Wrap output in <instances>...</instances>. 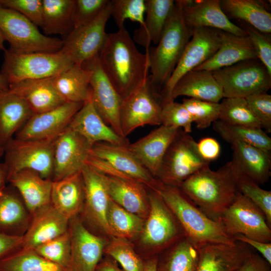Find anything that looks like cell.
Returning a JSON list of instances; mask_svg holds the SVG:
<instances>
[{
	"mask_svg": "<svg viewBox=\"0 0 271 271\" xmlns=\"http://www.w3.org/2000/svg\"><path fill=\"white\" fill-rule=\"evenodd\" d=\"M237 175L238 192L247 197L263 212L267 224L271 227V191L261 188L259 185L237 172Z\"/></svg>",
	"mask_w": 271,
	"mask_h": 271,
	"instance_id": "bcb514c9",
	"label": "cell"
},
{
	"mask_svg": "<svg viewBox=\"0 0 271 271\" xmlns=\"http://www.w3.org/2000/svg\"><path fill=\"white\" fill-rule=\"evenodd\" d=\"M0 31L13 51L18 53L55 52L63 41L43 34L38 27L19 12L0 6Z\"/></svg>",
	"mask_w": 271,
	"mask_h": 271,
	"instance_id": "52a82bcc",
	"label": "cell"
},
{
	"mask_svg": "<svg viewBox=\"0 0 271 271\" xmlns=\"http://www.w3.org/2000/svg\"><path fill=\"white\" fill-rule=\"evenodd\" d=\"M95 271H123L119 268L115 261L110 259H105L98 264Z\"/></svg>",
	"mask_w": 271,
	"mask_h": 271,
	"instance_id": "91938a15",
	"label": "cell"
},
{
	"mask_svg": "<svg viewBox=\"0 0 271 271\" xmlns=\"http://www.w3.org/2000/svg\"><path fill=\"white\" fill-rule=\"evenodd\" d=\"M237 176L230 161L216 171L209 166L200 169L179 188L209 217L219 221L238 192Z\"/></svg>",
	"mask_w": 271,
	"mask_h": 271,
	"instance_id": "7a4b0ae2",
	"label": "cell"
},
{
	"mask_svg": "<svg viewBox=\"0 0 271 271\" xmlns=\"http://www.w3.org/2000/svg\"><path fill=\"white\" fill-rule=\"evenodd\" d=\"M222 32L209 28L193 30L190 40L160 95L162 105L171 101L173 88L181 77L203 64L215 53L221 43Z\"/></svg>",
	"mask_w": 271,
	"mask_h": 271,
	"instance_id": "8fae6325",
	"label": "cell"
},
{
	"mask_svg": "<svg viewBox=\"0 0 271 271\" xmlns=\"http://www.w3.org/2000/svg\"><path fill=\"white\" fill-rule=\"evenodd\" d=\"M220 104L219 119L222 122L230 125L262 128L245 98H224Z\"/></svg>",
	"mask_w": 271,
	"mask_h": 271,
	"instance_id": "7bdbcfd3",
	"label": "cell"
},
{
	"mask_svg": "<svg viewBox=\"0 0 271 271\" xmlns=\"http://www.w3.org/2000/svg\"><path fill=\"white\" fill-rule=\"evenodd\" d=\"M127 146L96 143L87 164L105 175L133 180L158 192L163 184L144 167Z\"/></svg>",
	"mask_w": 271,
	"mask_h": 271,
	"instance_id": "5b68a950",
	"label": "cell"
},
{
	"mask_svg": "<svg viewBox=\"0 0 271 271\" xmlns=\"http://www.w3.org/2000/svg\"><path fill=\"white\" fill-rule=\"evenodd\" d=\"M175 4L173 0H146L144 23L134 32V43L145 48L146 51L152 44L157 45Z\"/></svg>",
	"mask_w": 271,
	"mask_h": 271,
	"instance_id": "1f68e13d",
	"label": "cell"
},
{
	"mask_svg": "<svg viewBox=\"0 0 271 271\" xmlns=\"http://www.w3.org/2000/svg\"><path fill=\"white\" fill-rule=\"evenodd\" d=\"M111 16L118 29L124 28L126 20L144 24L146 10L145 0H112Z\"/></svg>",
	"mask_w": 271,
	"mask_h": 271,
	"instance_id": "c3c4849f",
	"label": "cell"
},
{
	"mask_svg": "<svg viewBox=\"0 0 271 271\" xmlns=\"http://www.w3.org/2000/svg\"><path fill=\"white\" fill-rule=\"evenodd\" d=\"M223 90V98H244L266 92L271 87V75L258 59L241 61L214 71Z\"/></svg>",
	"mask_w": 271,
	"mask_h": 271,
	"instance_id": "9c48e42d",
	"label": "cell"
},
{
	"mask_svg": "<svg viewBox=\"0 0 271 271\" xmlns=\"http://www.w3.org/2000/svg\"><path fill=\"white\" fill-rule=\"evenodd\" d=\"M228 234H242L264 242L271 241V227L263 212L247 197L238 192L219 220Z\"/></svg>",
	"mask_w": 271,
	"mask_h": 271,
	"instance_id": "7c38bea8",
	"label": "cell"
},
{
	"mask_svg": "<svg viewBox=\"0 0 271 271\" xmlns=\"http://www.w3.org/2000/svg\"><path fill=\"white\" fill-rule=\"evenodd\" d=\"M84 188L81 172L52 181L51 204L69 220L83 209Z\"/></svg>",
	"mask_w": 271,
	"mask_h": 271,
	"instance_id": "d6a6232c",
	"label": "cell"
},
{
	"mask_svg": "<svg viewBox=\"0 0 271 271\" xmlns=\"http://www.w3.org/2000/svg\"><path fill=\"white\" fill-rule=\"evenodd\" d=\"M44 35L58 34L66 37L73 29L74 0H42Z\"/></svg>",
	"mask_w": 271,
	"mask_h": 271,
	"instance_id": "f35d334b",
	"label": "cell"
},
{
	"mask_svg": "<svg viewBox=\"0 0 271 271\" xmlns=\"http://www.w3.org/2000/svg\"><path fill=\"white\" fill-rule=\"evenodd\" d=\"M161 118V125L182 128L188 133L192 131L193 120L182 103H178L174 100L162 105Z\"/></svg>",
	"mask_w": 271,
	"mask_h": 271,
	"instance_id": "681fc988",
	"label": "cell"
},
{
	"mask_svg": "<svg viewBox=\"0 0 271 271\" xmlns=\"http://www.w3.org/2000/svg\"><path fill=\"white\" fill-rule=\"evenodd\" d=\"M172 212L186 236L199 248L211 243L233 244V236L221 222L209 217L179 187L163 184L158 192Z\"/></svg>",
	"mask_w": 271,
	"mask_h": 271,
	"instance_id": "3957f363",
	"label": "cell"
},
{
	"mask_svg": "<svg viewBox=\"0 0 271 271\" xmlns=\"http://www.w3.org/2000/svg\"><path fill=\"white\" fill-rule=\"evenodd\" d=\"M106 218L112 237L126 240L141 234L145 222L144 219L124 209L111 199Z\"/></svg>",
	"mask_w": 271,
	"mask_h": 271,
	"instance_id": "60d3db41",
	"label": "cell"
},
{
	"mask_svg": "<svg viewBox=\"0 0 271 271\" xmlns=\"http://www.w3.org/2000/svg\"><path fill=\"white\" fill-rule=\"evenodd\" d=\"M91 71L82 64H74L52 77L53 85L65 102L84 103L92 94Z\"/></svg>",
	"mask_w": 271,
	"mask_h": 271,
	"instance_id": "836d02e7",
	"label": "cell"
},
{
	"mask_svg": "<svg viewBox=\"0 0 271 271\" xmlns=\"http://www.w3.org/2000/svg\"><path fill=\"white\" fill-rule=\"evenodd\" d=\"M181 96L219 103L223 98V90L211 71L193 70L177 82L172 91L171 101Z\"/></svg>",
	"mask_w": 271,
	"mask_h": 271,
	"instance_id": "4dcf8cb0",
	"label": "cell"
},
{
	"mask_svg": "<svg viewBox=\"0 0 271 271\" xmlns=\"http://www.w3.org/2000/svg\"><path fill=\"white\" fill-rule=\"evenodd\" d=\"M235 240L241 241L254 248L261 254V256L271 264V243L264 242L247 237L242 234L234 236Z\"/></svg>",
	"mask_w": 271,
	"mask_h": 271,
	"instance_id": "680465c9",
	"label": "cell"
},
{
	"mask_svg": "<svg viewBox=\"0 0 271 271\" xmlns=\"http://www.w3.org/2000/svg\"><path fill=\"white\" fill-rule=\"evenodd\" d=\"M104 251L119 263L123 271H144L145 261L126 239L112 237Z\"/></svg>",
	"mask_w": 271,
	"mask_h": 271,
	"instance_id": "f6af8a7d",
	"label": "cell"
},
{
	"mask_svg": "<svg viewBox=\"0 0 271 271\" xmlns=\"http://www.w3.org/2000/svg\"><path fill=\"white\" fill-rule=\"evenodd\" d=\"M182 103L189 112L193 122L199 129L206 128L219 119L220 103L192 98L184 99Z\"/></svg>",
	"mask_w": 271,
	"mask_h": 271,
	"instance_id": "7dc6e473",
	"label": "cell"
},
{
	"mask_svg": "<svg viewBox=\"0 0 271 271\" xmlns=\"http://www.w3.org/2000/svg\"><path fill=\"white\" fill-rule=\"evenodd\" d=\"M93 145L68 126L54 141L52 180L81 172L90 156Z\"/></svg>",
	"mask_w": 271,
	"mask_h": 271,
	"instance_id": "2e32d148",
	"label": "cell"
},
{
	"mask_svg": "<svg viewBox=\"0 0 271 271\" xmlns=\"http://www.w3.org/2000/svg\"><path fill=\"white\" fill-rule=\"evenodd\" d=\"M83 103L64 102L51 110L33 114L16 133L19 140H54L69 125Z\"/></svg>",
	"mask_w": 271,
	"mask_h": 271,
	"instance_id": "ac0fdd59",
	"label": "cell"
},
{
	"mask_svg": "<svg viewBox=\"0 0 271 271\" xmlns=\"http://www.w3.org/2000/svg\"><path fill=\"white\" fill-rule=\"evenodd\" d=\"M197 149L201 157L210 163L218 158L221 152L219 143L215 139L207 137L197 143Z\"/></svg>",
	"mask_w": 271,
	"mask_h": 271,
	"instance_id": "9f6ffc18",
	"label": "cell"
},
{
	"mask_svg": "<svg viewBox=\"0 0 271 271\" xmlns=\"http://www.w3.org/2000/svg\"><path fill=\"white\" fill-rule=\"evenodd\" d=\"M4 41H5V40L0 31V50H3V51H4L6 49L4 47Z\"/></svg>",
	"mask_w": 271,
	"mask_h": 271,
	"instance_id": "e7e4bbea",
	"label": "cell"
},
{
	"mask_svg": "<svg viewBox=\"0 0 271 271\" xmlns=\"http://www.w3.org/2000/svg\"><path fill=\"white\" fill-rule=\"evenodd\" d=\"M231 148V162L238 173L258 185L264 184L268 180L270 175V152L238 142L232 143Z\"/></svg>",
	"mask_w": 271,
	"mask_h": 271,
	"instance_id": "83f0119b",
	"label": "cell"
},
{
	"mask_svg": "<svg viewBox=\"0 0 271 271\" xmlns=\"http://www.w3.org/2000/svg\"><path fill=\"white\" fill-rule=\"evenodd\" d=\"M27 104L9 90L0 93V139L4 145L33 114Z\"/></svg>",
	"mask_w": 271,
	"mask_h": 271,
	"instance_id": "d590c367",
	"label": "cell"
},
{
	"mask_svg": "<svg viewBox=\"0 0 271 271\" xmlns=\"http://www.w3.org/2000/svg\"><path fill=\"white\" fill-rule=\"evenodd\" d=\"M8 182L19 193L31 216L51 204L52 180L38 173L24 170L8 177Z\"/></svg>",
	"mask_w": 271,
	"mask_h": 271,
	"instance_id": "484cf974",
	"label": "cell"
},
{
	"mask_svg": "<svg viewBox=\"0 0 271 271\" xmlns=\"http://www.w3.org/2000/svg\"><path fill=\"white\" fill-rule=\"evenodd\" d=\"M4 51L1 73L9 85L27 80L53 77L74 64L60 50L18 53L9 48Z\"/></svg>",
	"mask_w": 271,
	"mask_h": 271,
	"instance_id": "8992f818",
	"label": "cell"
},
{
	"mask_svg": "<svg viewBox=\"0 0 271 271\" xmlns=\"http://www.w3.org/2000/svg\"><path fill=\"white\" fill-rule=\"evenodd\" d=\"M209 164L199 153L197 142L180 128L163 157L157 177L164 185L179 187L187 178Z\"/></svg>",
	"mask_w": 271,
	"mask_h": 271,
	"instance_id": "ba28073f",
	"label": "cell"
},
{
	"mask_svg": "<svg viewBox=\"0 0 271 271\" xmlns=\"http://www.w3.org/2000/svg\"><path fill=\"white\" fill-rule=\"evenodd\" d=\"M98 56L104 72L122 99L149 80V54L138 50L125 28L107 34Z\"/></svg>",
	"mask_w": 271,
	"mask_h": 271,
	"instance_id": "6da1fadb",
	"label": "cell"
},
{
	"mask_svg": "<svg viewBox=\"0 0 271 271\" xmlns=\"http://www.w3.org/2000/svg\"><path fill=\"white\" fill-rule=\"evenodd\" d=\"M148 199L149 213L141 233L143 244L161 249L186 237L179 222L158 192L152 191Z\"/></svg>",
	"mask_w": 271,
	"mask_h": 271,
	"instance_id": "4fadbf2b",
	"label": "cell"
},
{
	"mask_svg": "<svg viewBox=\"0 0 271 271\" xmlns=\"http://www.w3.org/2000/svg\"><path fill=\"white\" fill-rule=\"evenodd\" d=\"M242 28L246 33L255 52L257 58L271 75L270 34L262 33L244 23Z\"/></svg>",
	"mask_w": 271,
	"mask_h": 271,
	"instance_id": "816d5d0a",
	"label": "cell"
},
{
	"mask_svg": "<svg viewBox=\"0 0 271 271\" xmlns=\"http://www.w3.org/2000/svg\"><path fill=\"white\" fill-rule=\"evenodd\" d=\"M54 140H19L13 138L4 145L8 177L30 170L45 179H51L53 170Z\"/></svg>",
	"mask_w": 271,
	"mask_h": 271,
	"instance_id": "30bf717a",
	"label": "cell"
},
{
	"mask_svg": "<svg viewBox=\"0 0 271 271\" xmlns=\"http://www.w3.org/2000/svg\"><path fill=\"white\" fill-rule=\"evenodd\" d=\"M109 1L74 0L72 13L73 28H78L92 21L106 6Z\"/></svg>",
	"mask_w": 271,
	"mask_h": 271,
	"instance_id": "f907efd6",
	"label": "cell"
},
{
	"mask_svg": "<svg viewBox=\"0 0 271 271\" xmlns=\"http://www.w3.org/2000/svg\"><path fill=\"white\" fill-rule=\"evenodd\" d=\"M71 263L69 271H95L105 248L102 238L88 230L75 217L69 220Z\"/></svg>",
	"mask_w": 271,
	"mask_h": 271,
	"instance_id": "d6986e66",
	"label": "cell"
},
{
	"mask_svg": "<svg viewBox=\"0 0 271 271\" xmlns=\"http://www.w3.org/2000/svg\"><path fill=\"white\" fill-rule=\"evenodd\" d=\"M8 182V172L4 163H0V194L6 187Z\"/></svg>",
	"mask_w": 271,
	"mask_h": 271,
	"instance_id": "94428289",
	"label": "cell"
},
{
	"mask_svg": "<svg viewBox=\"0 0 271 271\" xmlns=\"http://www.w3.org/2000/svg\"><path fill=\"white\" fill-rule=\"evenodd\" d=\"M84 188L83 208L86 217L102 231L112 237L107 221L111 198L104 174L88 164L81 170Z\"/></svg>",
	"mask_w": 271,
	"mask_h": 271,
	"instance_id": "44dd1931",
	"label": "cell"
},
{
	"mask_svg": "<svg viewBox=\"0 0 271 271\" xmlns=\"http://www.w3.org/2000/svg\"><path fill=\"white\" fill-rule=\"evenodd\" d=\"M69 220L52 205L32 215L30 225L23 236L22 248L34 249L68 231Z\"/></svg>",
	"mask_w": 271,
	"mask_h": 271,
	"instance_id": "cb8c5ba5",
	"label": "cell"
},
{
	"mask_svg": "<svg viewBox=\"0 0 271 271\" xmlns=\"http://www.w3.org/2000/svg\"><path fill=\"white\" fill-rule=\"evenodd\" d=\"M68 127L93 145L97 143L127 146L129 142L116 133L103 120L96 109L91 96L76 112Z\"/></svg>",
	"mask_w": 271,
	"mask_h": 271,
	"instance_id": "7402d4cb",
	"label": "cell"
},
{
	"mask_svg": "<svg viewBox=\"0 0 271 271\" xmlns=\"http://www.w3.org/2000/svg\"><path fill=\"white\" fill-rule=\"evenodd\" d=\"M270 265L260 255L252 250L235 271H271Z\"/></svg>",
	"mask_w": 271,
	"mask_h": 271,
	"instance_id": "6f0895ef",
	"label": "cell"
},
{
	"mask_svg": "<svg viewBox=\"0 0 271 271\" xmlns=\"http://www.w3.org/2000/svg\"><path fill=\"white\" fill-rule=\"evenodd\" d=\"M180 129L161 125L127 147L144 167L157 177L163 157Z\"/></svg>",
	"mask_w": 271,
	"mask_h": 271,
	"instance_id": "603a6c76",
	"label": "cell"
},
{
	"mask_svg": "<svg viewBox=\"0 0 271 271\" xmlns=\"http://www.w3.org/2000/svg\"><path fill=\"white\" fill-rule=\"evenodd\" d=\"M0 271H67L43 258L34 249L21 248L0 262Z\"/></svg>",
	"mask_w": 271,
	"mask_h": 271,
	"instance_id": "b9f144b4",
	"label": "cell"
},
{
	"mask_svg": "<svg viewBox=\"0 0 271 271\" xmlns=\"http://www.w3.org/2000/svg\"><path fill=\"white\" fill-rule=\"evenodd\" d=\"M82 64L92 72L90 87L96 109L104 122L119 136L124 138L119 119L122 99L104 72L98 55Z\"/></svg>",
	"mask_w": 271,
	"mask_h": 271,
	"instance_id": "e0dca14e",
	"label": "cell"
},
{
	"mask_svg": "<svg viewBox=\"0 0 271 271\" xmlns=\"http://www.w3.org/2000/svg\"><path fill=\"white\" fill-rule=\"evenodd\" d=\"M193 30L185 24L182 9L178 0L165 25L157 46L149 48V82L154 92L159 96L179 62L190 40Z\"/></svg>",
	"mask_w": 271,
	"mask_h": 271,
	"instance_id": "277c9868",
	"label": "cell"
},
{
	"mask_svg": "<svg viewBox=\"0 0 271 271\" xmlns=\"http://www.w3.org/2000/svg\"><path fill=\"white\" fill-rule=\"evenodd\" d=\"M32 216L24 202L9 187L0 194V232L23 236Z\"/></svg>",
	"mask_w": 271,
	"mask_h": 271,
	"instance_id": "e575fe53",
	"label": "cell"
},
{
	"mask_svg": "<svg viewBox=\"0 0 271 271\" xmlns=\"http://www.w3.org/2000/svg\"><path fill=\"white\" fill-rule=\"evenodd\" d=\"M34 249L48 261L69 271L71 263V241L68 231Z\"/></svg>",
	"mask_w": 271,
	"mask_h": 271,
	"instance_id": "ee69618b",
	"label": "cell"
},
{
	"mask_svg": "<svg viewBox=\"0 0 271 271\" xmlns=\"http://www.w3.org/2000/svg\"><path fill=\"white\" fill-rule=\"evenodd\" d=\"M109 1L98 16L89 23L74 28L63 40L60 51L74 64H82L98 55L106 38V23L111 16Z\"/></svg>",
	"mask_w": 271,
	"mask_h": 271,
	"instance_id": "5bb4252c",
	"label": "cell"
},
{
	"mask_svg": "<svg viewBox=\"0 0 271 271\" xmlns=\"http://www.w3.org/2000/svg\"><path fill=\"white\" fill-rule=\"evenodd\" d=\"M4 145L0 139V158L4 155Z\"/></svg>",
	"mask_w": 271,
	"mask_h": 271,
	"instance_id": "03108f58",
	"label": "cell"
},
{
	"mask_svg": "<svg viewBox=\"0 0 271 271\" xmlns=\"http://www.w3.org/2000/svg\"><path fill=\"white\" fill-rule=\"evenodd\" d=\"M149 81L123 99L119 119L123 137L146 125H161L162 105Z\"/></svg>",
	"mask_w": 271,
	"mask_h": 271,
	"instance_id": "9a60e30c",
	"label": "cell"
},
{
	"mask_svg": "<svg viewBox=\"0 0 271 271\" xmlns=\"http://www.w3.org/2000/svg\"><path fill=\"white\" fill-rule=\"evenodd\" d=\"M245 243H211L199 248L196 271H235L252 251Z\"/></svg>",
	"mask_w": 271,
	"mask_h": 271,
	"instance_id": "d4e9b609",
	"label": "cell"
},
{
	"mask_svg": "<svg viewBox=\"0 0 271 271\" xmlns=\"http://www.w3.org/2000/svg\"><path fill=\"white\" fill-rule=\"evenodd\" d=\"M199 248L187 237L170 246L161 257L157 256L156 271H196Z\"/></svg>",
	"mask_w": 271,
	"mask_h": 271,
	"instance_id": "74e56055",
	"label": "cell"
},
{
	"mask_svg": "<svg viewBox=\"0 0 271 271\" xmlns=\"http://www.w3.org/2000/svg\"><path fill=\"white\" fill-rule=\"evenodd\" d=\"M0 6L19 12L37 27L42 28L43 13L42 0H0Z\"/></svg>",
	"mask_w": 271,
	"mask_h": 271,
	"instance_id": "f5cc1de1",
	"label": "cell"
},
{
	"mask_svg": "<svg viewBox=\"0 0 271 271\" xmlns=\"http://www.w3.org/2000/svg\"><path fill=\"white\" fill-rule=\"evenodd\" d=\"M104 176L111 199L127 211L146 219L149 204L145 186L133 180Z\"/></svg>",
	"mask_w": 271,
	"mask_h": 271,
	"instance_id": "f546056e",
	"label": "cell"
},
{
	"mask_svg": "<svg viewBox=\"0 0 271 271\" xmlns=\"http://www.w3.org/2000/svg\"><path fill=\"white\" fill-rule=\"evenodd\" d=\"M9 91L22 99L34 114L51 110L65 102L56 90L52 77L11 84Z\"/></svg>",
	"mask_w": 271,
	"mask_h": 271,
	"instance_id": "4316f807",
	"label": "cell"
},
{
	"mask_svg": "<svg viewBox=\"0 0 271 271\" xmlns=\"http://www.w3.org/2000/svg\"><path fill=\"white\" fill-rule=\"evenodd\" d=\"M225 14L239 19L265 34L271 33V14L264 2L258 0H222Z\"/></svg>",
	"mask_w": 271,
	"mask_h": 271,
	"instance_id": "8d00e7d4",
	"label": "cell"
},
{
	"mask_svg": "<svg viewBox=\"0 0 271 271\" xmlns=\"http://www.w3.org/2000/svg\"><path fill=\"white\" fill-rule=\"evenodd\" d=\"M251 111L260 122L262 128L271 132V95L260 93L245 98Z\"/></svg>",
	"mask_w": 271,
	"mask_h": 271,
	"instance_id": "db71d44e",
	"label": "cell"
},
{
	"mask_svg": "<svg viewBox=\"0 0 271 271\" xmlns=\"http://www.w3.org/2000/svg\"><path fill=\"white\" fill-rule=\"evenodd\" d=\"M23 236L0 232V262L22 248Z\"/></svg>",
	"mask_w": 271,
	"mask_h": 271,
	"instance_id": "11a10c76",
	"label": "cell"
},
{
	"mask_svg": "<svg viewBox=\"0 0 271 271\" xmlns=\"http://www.w3.org/2000/svg\"><path fill=\"white\" fill-rule=\"evenodd\" d=\"M157 256L149 258L145 261L144 271H156Z\"/></svg>",
	"mask_w": 271,
	"mask_h": 271,
	"instance_id": "6125c7cd",
	"label": "cell"
},
{
	"mask_svg": "<svg viewBox=\"0 0 271 271\" xmlns=\"http://www.w3.org/2000/svg\"><path fill=\"white\" fill-rule=\"evenodd\" d=\"M257 59L247 36H239L222 32L220 46L208 60L194 70L214 71L241 61Z\"/></svg>",
	"mask_w": 271,
	"mask_h": 271,
	"instance_id": "f1b7e54d",
	"label": "cell"
},
{
	"mask_svg": "<svg viewBox=\"0 0 271 271\" xmlns=\"http://www.w3.org/2000/svg\"><path fill=\"white\" fill-rule=\"evenodd\" d=\"M182 9L186 25L193 30L209 28L239 36H246V32L234 24L221 8L220 0H178Z\"/></svg>",
	"mask_w": 271,
	"mask_h": 271,
	"instance_id": "ffe728a7",
	"label": "cell"
},
{
	"mask_svg": "<svg viewBox=\"0 0 271 271\" xmlns=\"http://www.w3.org/2000/svg\"><path fill=\"white\" fill-rule=\"evenodd\" d=\"M9 84L5 76L0 73V93L9 90Z\"/></svg>",
	"mask_w": 271,
	"mask_h": 271,
	"instance_id": "be15d7a7",
	"label": "cell"
},
{
	"mask_svg": "<svg viewBox=\"0 0 271 271\" xmlns=\"http://www.w3.org/2000/svg\"><path fill=\"white\" fill-rule=\"evenodd\" d=\"M213 128L224 140L251 145L270 152L271 138L262 128L225 123L218 119L213 123Z\"/></svg>",
	"mask_w": 271,
	"mask_h": 271,
	"instance_id": "ab89813d",
	"label": "cell"
}]
</instances>
